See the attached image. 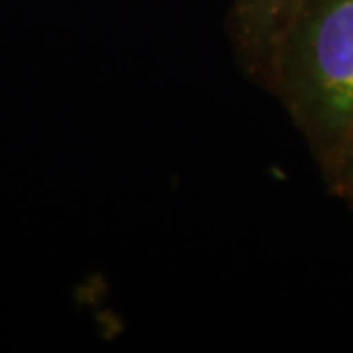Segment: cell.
Instances as JSON below:
<instances>
[{"instance_id":"7a4b0ae2","label":"cell","mask_w":353,"mask_h":353,"mask_svg":"<svg viewBox=\"0 0 353 353\" xmlns=\"http://www.w3.org/2000/svg\"><path fill=\"white\" fill-rule=\"evenodd\" d=\"M299 0H234L230 34L239 65L257 83L266 81L275 41Z\"/></svg>"},{"instance_id":"6da1fadb","label":"cell","mask_w":353,"mask_h":353,"mask_svg":"<svg viewBox=\"0 0 353 353\" xmlns=\"http://www.w3.org/2000/svg\"><path fill=\"white\" fill-rule=\"evenodd\" d=\"M321 172L353 143V0H299L264 81Z\"/></svg>"},{"instance_id":"3957f363","label":"cell","mask_w":353,"mask_h":353,"mask_svg":"<svg viewBox=\"0 0 353 353\" xmlns=\"http://www.w3.org/2000/svg\"><path fill=\"white\" fill-rule=\"evenodd\" d=\"M330 190L353 209V143L323 170Z\"/></svg>"}]
</instances>
